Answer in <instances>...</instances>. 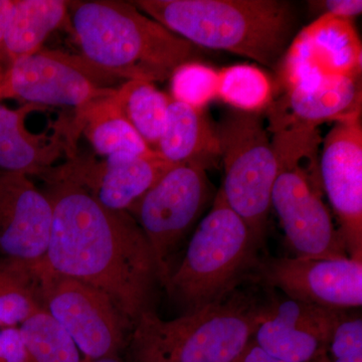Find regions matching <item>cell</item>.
Segmentation results:
<instances>
[{
	"label": "cell",
	"instance_id": "18",
	"mask_svg": "<svg viewBox=\"0 0 362 362\" xmlns=\"http://www.w3.org/2000/svg\"><path fill=\"white\" fill-rule=\"evenodd\" d=\"M42 108L23 104L11 109L0 104V171L42 177L54 168L64 152L69 153L71 141L62 138L61 130L49 136L35 134L26 128L28 116Z\"/></svg>",
	"mask_w": 362,
	"mask_h": 362
},
{
	"label": "cell",
	"instance_id": "5",
	"mask_svg": "<svg viewBox=\"0 0 362 362\" xmlns=\"http://www.w3.org/2000/svg\"><path fill=\"white\" fill-rule=\"evenodd\" d=\"M278 162L271 206L295 257H349L322 199L321 140L318 129L287 127L270 131Z\"/></svg>",
	"mask_w": 362,
	"mask_h": 362
},
{
	"label": "cell",
	"instance_id": "4",
	"mask_svg": "<svg viewBox=\"0 0 362 362\" xmlns=\"http://www.w3.org/2000/svg\"><path fill=\"white\" fill-rule=\"evenodd\" d=\"M267 310L252 297L235 292L173 320H163L149 309L131 330V361L233 362L252 341Z\"/></svg>",
	"mask_w": 362,
	"mask_h": 362
},
{
	"label": "cell",
	"instance_id": "2",
	"mask_svg": "<svg viewBox=\"0 0 362 362\" xmlns=\"http://www.w3.org/2000/svg\"><path fill=\"white\" fill-rule=\"evenodd\" d=\"M69 14L81 56L125 82H163L199 54V47L143 13L132 2L70 1Z\"/></svg>",
	"mask_w": 362,
	"mask_h": 362
},
{
	"label": "cell",
	"instance_id": "17",
	"mask_svg": "<svg viewBox=\"0 0 362 362\" xmlns=\"http://www.w3.org/2000/svg\"><path fill=\"white\" fill-rule=\"evenodd\" d=\"M361 76L321 78L283 90L267 109L270 131L286 127L318 129L361 116Z\"/></svg>",
	"mask_w": 362,
	"mask_h": 362
},
{
	"label": "cell",
	"instance_id": "10",
	"mask_svg": "<svg viewBox=\"0 0 362 362\" xmlns=\"http://www.w3.org/2000/svg\"><path fill=\"white\" fill-rule=\"evenodd\" d=\"M45 312L70 335L83 361L117 358L128 343L132 325L111 298L84 282L66 277L40 263Z\"/></svg>",
	"mask_w": 362,
	"mask_h": 362
},
{
	"label": "cell",
	"instance_id": "31",
	"mask_svg": "<svg viewBox=\"0 0 362 362\" xmlns=\"http://www.w3.org/2000/svg\"><path fill=\"white\" fill-rule=\"evenodd\" d=\"M13 4L14 0H0V42L6 32L7 21L13 11Z\"/></svg>",
	"mask_w": 362,
	"mask_h": 362
},
{
	"label": "cell",
	"instance_id": "28",
	"mask_svg": "<svg viewBox=\"0 0 362 362\" xmlns=\"http://www.w3.org/2000/svg\"><path fill=\"white\" fill-rule=\"evenodd\" d=\"M0 362H35L26 349L18 327L0 329Z\"/></svg>",
	"mask_w": 362,
	"mask_h": 362
},
{
	"label": "cell",
	"instance_id": "9",
	"mask_svg": "<svg viewBox=\"0 0 362 362\" xmlns=\"http://www.w3.org/2000/svg\"><path fill=\"white\" fill-rule=\"evenodd\" d=\"M211 197L206 171L189 164L173 166L147 190L128 213L146 235L157 276L165 286L171 259Z\"/></svg>",
	"mask_w": 362,
	"mask_h": 362
},
{
	"label": "cell",
	"instance_id": "21",
	"mask_svg": "<svg viewBox=\"0 0 362 362\" xmlns=\"http://www.w3.org/2000/svg\"><path fill=\"white\" fill-rule=\"evenodd\" d=\"M113 95L90 105L82 113L76 114L73 129L75 135L83 131L93 149L104 158L120 154L156 156V152L150 148L118 110Z\"/></svg>",
	"mask_w": 362,
	"mask_h": 362
},
{
	"label": "cell",
	"instance_id": "8",
	"mask_svg": "<svg viewBox=\"0 0 362 362\" xmlns=\"http://www.w3.org/2000/svg\"><path fill=\"white\" fill-rule=\"evenodd\" d=\"M119 78L82 56L39 51L16 59L0 75V101L16 99L37 106H66L82 113L112 96Z\"/></svg>",
	"mask_w": 362,
	"mask_h": 362
},
{
	"label": "cell",
	"instance_id": "29",
	"mask_svg": "<svg viewBox=\"0 0 362 362\" xmlns=\"http://www.w3.org/2000/svg\"><path fill=\"white\" fill-rule=\"evenodd\" d=\"M310 6L316 7L322 14H331L350 20L362 11L361 0H324L311 1Z\"/></svg>",
	"mask_w": 362,
	"mask_h": 362
},
{
	"label": "cell",
	"instance_id": "23",
	"mask_svg": "<svg viewBox=\"0 0 362 362\" xmlns=\"http://www.w3.org/2000/svg\"><path fill=\"white\" fill-rule=\"evenodd\" d=\"M171 100L153 83L137 80L126 81L117 87L113 95L118 110L154 151L165 125Z\"/></svg>",
	"mask_w": 362,
	"mask_h": 362
},
{
	"label": "cell",
	"instance_id": "26",
	"mask_svg": "<svg viewBox=\"0 0 362 362\" xmlns=\"http://www.w3.org/2000/svg\"><path fill=\"white\" fill-rule=\"evenodd\" d=\"M171 99L202 111L218 98V71L197 62L178 66L170 77Z\"/></svg>",
	"mask_w": 362,
	"mask_h": 362
},
{
	"label": "cell",
	"instance_id": "30",
	"mask_svg": "<svg viewBox=\"0 0 362 362\" xmlns=\"http://www.w3.org/2000/svg\"><path fill=\"white\" fill-rule=\"evenodd\" d=\"M233 362H285L274 358L263 349H259L254 341L250 343L246 349Z\"/></svg>",
	"mask_w": 362,
	"mask_h": 362
},
{
	"label": "cell",
	"instance_id": "16",
	"mask_svg": "<svg viewBox=\"0 0 362 362\" xmlns=\"http://www.w3.org/2000/svg\"><path fill=\"white\" fill-rule=\"evenodd\" d=\"M173 166L158 154L152 156H112L96 162L71 158L54 173L75 181L102 206L128 211Z\"/></svg>",
	"mask_w": 362,
	"mask_h": 362
},
{
	"label": "cell",
	"instance_id": "12",
	"mask_svg": "<svg viewBox=\"0 0 362 362\" xmlns=\"http://www.w3.org/2000/svg\"><path fill=\"white\" fill-rule=\"evenodd\" d=\"M320 180L350 258L362 259L361 117L334 123L321 143Z\"/></svg>",
	"mask_w": 362,
	"mask_h": 362
},
{
	"label": "cell",
	"instance_id": "24",
	"mask_svg": "<svg viewBox=\"0 0 362 362\" xmlns=\"http://www.w3.org/2000/svg\"><path fill=\"white\" fill-rule=\"evenodd\" d=\"M218 98L233 110L259 113L273 101V87L268 76L257 66H226L218 71Z\"/></svg>",
	"mask_w": 362,
	"mask_h": 362
},
{
	"label": "cell",
	"instance_id": "15",
	"mask_svg": "<svg viewBox=\"0 0 362 362\" xmlns=\"http://www.w3.org/2000/svg\"><path fill=\"white\" fill-rule=\"evenodd\" d=\"M286 298L268 307L252 340L285 362H311L327 354L340 312Z\"/></svg>",
	"mask_w": 362,
	"mask_h": 362
},
{
	"label": "cell",
	"instance_id": "3",
	"mask_svg": "<svg viewBox=\"0 0 362 362\" xmlns=\"http://www.w3.org/2000/svg\"><path fill=\"white\" fill-rule=\"evenodd\" d=\"M142 13L197 47L277 68L294 37V7L284 0H138Z\"/></svg>",
	"mask_w": 362,
	"mask_h": 362
},
{
	"label": "cell",
	"instance_id": "22",
	"mask_svg": "<svg viewBox=\"0 0 362 362\" xmlns=\"http://www.w3.org/2000/svg\"><path fill=\"white\" fill-rule=\"evenodd\" d=\"M40 263L0 259V329L18 327L45 310Z\"/></svg>",
	"mask_w": 362,
	"mask_h": 362
},
{
	"label": "cell",
	"instance_id": "6",
	"mask_svg": "<svg viewBox=\"0 0 362 362\" xmlns=\"http://www.w3.org/2000/svg\"><path fill=\"white\" fill-rule=\"evenodd\" d=\"M259 246L220 189L164 287L187 312L223 299L255 266Z\"/></svg>",
	"mask_w": 362,
	"mask_h": 362
},
{
	"label": "cell",
	"instance_id": "27",
	"mask_svg": "<svg viewBox=\"0 0 362 362\" xmlns=\"http://www.w3.org/2000/svg\"><path fill=\"white\" fill-rule=\"evenodd\" d=\"M330 362H362V319L361 314L340 312L328 345Z\"/></svg>",
	"mask_w": 362,
	"mask_h": 362
},
{
	"label": "cell",
	"instance_id": "14",
	"mask_svg": "<svg viewBox=\"0 0 362 362\" xmlns=\"http://www.w3.org/2000/svg\"><path fill=\"white\" fill-rule=\"evenodd\" d=\"M51 201L30 176L0 171V259L37 263L49 247Z\"/></svg>",
	"mask_w": 362,
	"mask_h": 362
},
{
	"label": "cell",
	"instance_id": "1",
	"mask_svg": "<svg viewBox=\"0 0 362 362\" xmlns=\"http://www.w3.org/2000/svg\"><path fill=\"white\" fill-rule=\"evenodd\" d=\"M44 180L52 223L42 264L108 295L133 328L149 310L158 281L153 252L139 223L128 211L102 206L84 187L52 170Z\"/></svg>",
	"mask_w": 362,
	"mask_h": 362
},
{
	"label": "cell",
	"instance_id": "20",
	"mask_svg": "<svg viewBox=\"0 0 362 362\" xmlns=\"http://www.w3.org/2000/svg\"><path fill=\"white\" fill-rule=\"evenodd\" d=\"M70 1L14 0L13 11L0 42V59L6 66L40 51L42 42L62 28H70Z\"/></svg>",
	"mask_w": 362,
	"mask_h": 362
},
{
	"label": "cell",
	"instance_id": "11",
	"mask_svg": "<svg viewBox=\"0 0 362 362\" xmlns=\"http://www.w3.org/2000/svg\"><path fill=\"white\" fill-rule=\"evenodd\" d=\"M361 39L350 18L321 14L293 37L279 64L283 90L321 78L361 76Z\"/></svg>",
	"mask_w": 362,
	"mask_h": 362
},
{
	"label": "cell",
	"instance_id": "32",
	"mask_svg": "<svg viewBox=\"0 0 362 362\" xmlns=\"http://www.w3.org/2000/svg\"><path fill=\"white\" fill-rule=\"evenodd\" d=\"M83 362H121L119 361L117 358H103V359H97V361H85Z\"/></svg>",
	"mask_w": 362,
	"mask_h": 362
},
{
	"label": "cell",
	"instance_id": "7",
	"mask_svg": "<svg viewBox=\"0 0 362 362\" xmlns=\"http://www.w3.org/2000/svg\"><path fill=\"white\" fill-rule=\"evenodd\" d=\"M216 128L225 170L221 192L262 244L278 175L271 134L261 114L237 110Z\"/></svg>",
	"mask_w": 362,
	"mask_h": 362
},
{
	"label": "cell",
	"instance_id": "19",
	"mask_svg": "<svg viewBox=\"0 0 362 362\" xmlns=\"http://www.w3.org/2000/svg\"><path fill=\"white\" fill-rule=\"evenodd\" d=\"M156 152L171 165L189 164L206 171L218 168L221 160L216 126L202 111L173 100Z\"/></svg>",
	"mask_w": 362,
	"mask_h": 362
},
{
	"label": "cell",
	"instance_id": "13",
	"mask_svg": "<svg viewBox=\"0 0 362 362\" xmlns=\"http://www.w3.org/2000/svg\"><path fill=\"white\" fill-rule=\"evenodd\" d=\"M262 277L286 296L337 310L362 305V259L285 257L261 266Z\"/></svg>",
	"mask_w": 362,
	"mask_h": 362
},
{
	"label": "cell",
	"instance_id": "25",
	"mask_svg": "<svg viewBox=\"0 0 362 362\" xmlns=\"http://www.w3.org/2000/svg\"><path fill=\"white\" fill-rule=\"evenodd\" d=\"M18 329L33 361L83 362L76 343L47 312L33 314Z\"/></svg>",
	"mask_w": 362,
	"mask_h": 362
},
{
	"label": "cell",
	"instance_id": "33",
	"mask_svg": "<svg viewBox=\"0 0 362 362\" xmlns=\"http://www.w3.org/2000/svg\"><path fill=\"white\" fill-rule=\"evenodd\" d=\"M311 362H330V361L328 359L327 354H325V356H320L319 358H317L315 361Z\"/></svg>",
	"mask_w": 362,
	"mask_h": 362
}]
</instances>
